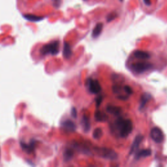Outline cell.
<instances>
[{"label":"cell","mask_w":167,"mask_h":167,"mask_svg":"<svg viewBox=\"0 0 167 167\" xmlns=\"http://www.w3.org/2000/svg\"><path fill=\"white\" fill-rule=\"evenodd\" d=\"M72 54L73 52L70 44L67 42H65L63 44V55L64 58L66 59H69L72 56Z\"/></svg>","instance_id":"12"},{"label":"cell","mask_w":167,"mask_h":167,"mask_svg":"<svg viewBox=\"0 0 167 167\" xmlns=\"http://www.w3.org/2000/svg\"><path fill=\"white\" fill-rule=\"evenodd\" d=\"M153 67L152 64L148 62H136L132 65V70L136 73H143L149 71Z\"/></svg>","instance_id":"4"},{"label":"cell","mask_w":167,"mask_h":167,"mask_svg":"<svg viewBox=\"0 0 167 167\" xmlns=\"http://www.w3.org/2000/svg\"><path fill=\"white\" fill-rule=\"evenodd\" d=\"M24 18L31 22H39L43 19V17H42L35 16V15L33 14H25L24 15Z\"/></svg>","instance_id":"19"},{"label":"cell","mask_w":167,"mask_h":167,"mask_svg":"<svg viewBox=\"0 0 167 167\" xmlns=\"http://www.w3.org/2000/svg\"><path fill=\"white\" fill-rule=\"evenodd\" d=\"M107 111L114 116H119L122 112V109L119 107H116V106L109 105L107 107Z\"/></svg>","instance_id":"11"},{"label":"cell","mask_w":167,"mask_h":167,"mask_svg":"<svg viewBox=\"0 0 167 167\" xmlns=\"http://www.w3.org/2000/svg\"><path fill=\"white\" fill-rule=\"evenodd\" d=\"M103 28V23H98L93 29L92 37L94 38H97L99 36L102 32Z\"/></svg>","instance_id":"17"},{"label":"cell","mask_w":167,"mask_h":167,"mask_svg":"<svg viewBox=\"0 0 167 167\" xmlns=\"http://www.w3.org/2000/svg\"><path fill=\"white\" fill-rule=\"evenodd\" d=\"M95 150L98 155L103 158L110 159V160H114L118 158V154L111 149L107 148H97Z\"/></svg>","instance_id":"3"},{"label":"cell","mask_w":167,"mask_h":167,"mask_svg":"<svg viewBox=\"0 0 167 167\" xmlns=\"http://www.w3.org/2000/svg\"><path fill=\"white\" fill-rule=\"evenodd\" d=\"M103 136V130L101 128H97L93 132V136L95 139H99Z\"/></svg>","instance_id":"20"},{"label":"cell","mask_w":167,"mask_h":167,"mask_svg":"<svg viewBox=\"0 0 167 167\" xmlns=\"http://www.w3.org/2000/svg\"><path fill=\"white\" fill-rule=\"evenodd\" d=\"M71 116L73 118H76L77 117V109H76L74 107H73L71 109Z\"/></svg>","instance_id":"25"},{"label":"cell","mask_w":167,"mask_h":167,"mask_svg":"<svg viewBox=\"0 0 167 167\" xmlns=\"http://www.w3.org/2000/svg\"><path fill=\"white\" fill-rule=\"evenodd\" d=\"M74 155V151L71 148H67L63 153V159L65 162L69 161Z\"/></svg>","instance_id":"18"},{"label":"cell","mask_w":167,"mask_h":167,"mask_svg":"<svg viewBox=\"0 0 167 167\" xmlns=\"http://www.w3.org/2000/svg\"><path fill=\"white\" fill-rule=\"evenodd\" d=\"M53 2H54V5L56 7H59L61 4V0H53Z\"/></svg>","instance_id":"26"},{"label":"cell","mask_w":167,"mask_h":167,"mask_svg":"<svg viewBox=\"0 0 167 167\" xmlns=\"http://www.w3.org/2000/svg\"><path fill=\"white\" fill-rule=\"evenodd\" d=\"M151 155V150L150 149H141L139 151H136V153L135 155V159L136 160L142 158V157H149Z\"/></svg>","instance_id":"10"},{"label":"cell","mask_w":167,"mask_h":167,"mask_svg":"<svg viewBox=\"0 0 167 167\" xmlns=\"http://www.w3.org/2000/svg\"><path fill=\"white\" fill-rule=\"evenodd\" d=\"M102 101H103V97L101 96H99V97H97L96 98V100H95V101H96V107L97 108H99L100 107V105H101V104L102 103Z\"/></svg>","instance_id":"24"},{"label":"cell","mask_w":167,"mask_h":167,"mask_svg":"<svg viewBox=\"0 0 167 167\" xmlns=\"http://www.w3.org/2000/svg\"><path fill=\"white\" fill-rule=\"evenodd\" d=\"M151 99V95L148 94V93H145L143 94L141 98H140V110L142 109L144 107H145L146 103Z\"/></svg>","instance_id":"15"},{"label":"cell","mask_w":167,"mask_h":167,"mask_svg":"<svg viewBox=\"0 0 167 167\" xmlns=\"http://www.w3.org/2000/svg\"><path fill=\"white\" fill-rule=\"evenodd\" d=\"M144 3H145L146 5H150L151 3V0H143Z\"/></svg>","instance_id":"28"},{"label":"cell","mask_w":167,"mask_h":167,"mask_svg":"<svg viewBox=\"0 0 167 167\" xmlns=\"http://www.w3.org/2000/svg\"><path fill=\"white\" fill-rule=\"evenodd\" d=\"M121 89H122V88H121L120 86L119 85H115L112 87V90H113V92L115 93V94H119L121 92Z\"/></svg>","instance_id":"22"},{"label":"cell","mask_w":167,"mask_h":167,"mask_svg":"<svg viewBox=\"0 0 167 167\" xmlns=\"http://www.w3.org/2000/svg\"><path fill=\"white\" fill-rule=\"evenodd\" d=\"M87 85L91 93L94 94H97L101 91V86L97 80H94L92 78L87 80Z\"/></svg>","instance_id":"6"},{"label":"cell","mask_w":167,"mask_h":167,"mask_svg":"<svg viewBox=\"0 0 167 167\" xmlns=\"http://www.w3.org/2000/svg\"><path fill=\"white\" fill-rule=\"evenodd\" d=\"M59 52V43L55 41L45 44L41 49V53L43 56L57 55Z\"/></svg>","instance_id":"2"},{"label":"cell","mask_w":167,"mask_h":167,"mask_svg":"<svg viewBox=\"0 0 167 167\" xmlns=\"http://www.w3.org/2000/svg\"><path fill=\"white\" fill-rule=\"evenodd\" d=\"M143 139H144V136L142 135H141V134L137 135L136 136V138L134 139V141L133 142L132 146H131V148L130 153H129L130 155L136 152V151L138 150L140 144H141V142L143 140Z\"/></svg>","instance_id":"8"},{"label":"cell","mask_w":167,"mask_h":167,"mask_svg":"<svg viewBox=\"0 0 167 167\" xmlns=\"http://www.w3.org/2000/svg\"><path fill=\"white\" fill-rule=\"evenodd\" d=\"M37 144V141L33 140L29 142V143H25L24 142H20V146L22 150L24 151L27 154H32L35 150Z\"/></svg>","instance_id":"7"},{"label":"cell","mask_w":167,"mask_h":167,"mask_svg":"<svg viewBox=\"0 0 167 167\" xmlns=\"http://www.w3.org/2000/svg\"><path fill=\"white\" fill-rule=\"evenodd\" d=\"M150 136L151 139L156 143H161L164 140V134L162 130L157 127L151 129Z\"/></svg>","instance_id":"5"},{"label":"cell","mask_w":167,"mask_h":167,"mask_svg":"<svg viewBox=\"0 0 167 167\" xmlns=\"http://www.w3.org/2000/svg\"><path fill=\"white\" fill-rule=\"evenodd\" d=\"M134 56L138 59H148L150 58V54L148 52L142 50H136L134 52Z\"/></svg>","instance_id":"13"},{"label":"cell","mask_w":167,"mask_h":167,"mask_svg":"<svg viewBox=\"0 0 167 167\" xmlns=\"http://www.w3.org/2000/svg\"><path fill=\"white\" fill-rule=\"evenodd\" d=\"M118 99H121V100H127L128 99V97L127 96L121 95V96H119Z\"/></svg>","instance_id":"27"},{"label":"cell","mask_w":167,"mask_h":167,"mask_svg":"<svg viewBox=\"0 0 167 167\" xmlns=\"http://www.w3.org/2000/svg\"><path fill=\"white\" fill-rule=\"evenodd\" d=\"M118 17V14L116 12H112L109 13L107 17V21L108 22H110L111 21L115 20Z\"/></svg>","instance_id":"21"},{"label":"cell","mask_w":167,"mask_h":167,"mask_svg":"<svg viewBox=\"0 0 167 167\" xmlns=\"http://www.w3.org/2000/svg\"><path fill=\"white\" fill-rule=\"evenodd\" d=\"M124 89L125 90V92L129 95H131L133 94V92L132 88L130 86H125Z\"/></svg>","instance_id":"23"},{"label":"cell","mask_w":167,"mask_h":167,"mask_svg":"<svg viewBox=\"0 0 167 167\" xmlns=\"http://www.w3.org/2000/svg\"><path fill=\"white\" fill-rule=\"evenodd\" d=\"M62 127L63 130L68 132H73L77 129V126H76L75 124L73 121L69 119H67L63 121L62 123Z\"/></svg>","instance_id":"9"},{"label":"cell","mask_w":167,"mask_h":167,"mask_svg":"<svg viewBox=\"0 0 167 167\" xmlns=\"http://www.w3.org/2000/svg\"><path fill=\"white\" fill-rule=\"evenodd\" d=\"M116 125L119 130V134L121 137L126 138L132 132L133 125L131 120L124 119L119 118L116 121Z\"/></svg>","instance_id":"1"},{"label":"cell","mask_w":167,"mask_h":167,"mask_svg":"<svg viewBox=\"0 0 167 167\" xmlns=\"http://www.w3.org/2000/svg\"><path fill=\"white\" fill-rule=\"evenodd\" d=\"M81 124L82 125V127H83V129H84V131L88 132L90 129V128H91L90 121H89V119L88 118V117L86 116H84L82 119Z\"/></svg>","instance_id":"16"},{"label":"cell","mask_w":167,"mask_h":167,"mask_svg":"<svg viewBox=\"0 0 167 167\" xmlns=\"http://www.w3.org/2000/svg\"><path fill=\"white\" fill-rule=\"evenodd\" d=\"M108 118L109 117L106 114L99 110H97L95 113V119L99 122H104V121H107Z\"/></svg>","instance_id":"14"},{"label":"cell","mask_w":167,"mask_h":167,"mask_svg":"<svg viewBox=\"0 0 167 167\" xmlns=\"http://www.w3.org/2000/svg\"><path fill=\"white\" fill-rule=\"evenodd\" d=\"M119 1H120V2H123V1H124V0H119Z\"/></svg>","instance_id":"29"}]
</instances>
